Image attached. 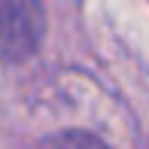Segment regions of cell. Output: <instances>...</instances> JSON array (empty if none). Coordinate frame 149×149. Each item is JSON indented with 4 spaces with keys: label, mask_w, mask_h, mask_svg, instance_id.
<instances>
[{
    "label": "cell",
    "mask_w": 149,
    "mask_h": 149,
    "mask_svg": "<svg viewBox=\"0 0 149 149\" xmlns=\"http://www.w3.org/2000/svg\"><path fill=\"white\" fill-rule=\"evenodd\" d=\"M46 31L40 0H0V61H22L37 52Z\"/></svg>",
    "instance_id": "1"
},
{
    "label": "cell",
    "mask_w": 149,
    "mask_h": 149,
    "mask_svg": "<svg viewBox=\"0 0 149 149\" xmlns=\"http://www.w3.org/2000/svg\"><path fill=\"white\" fill-rule=\"evenodd\" d=\"M43 149H110V146L104 140H97L94 134H85V131H61V134L46 140Z\"/></svg>",
    "instance_id": "2"
}]
</instances>
